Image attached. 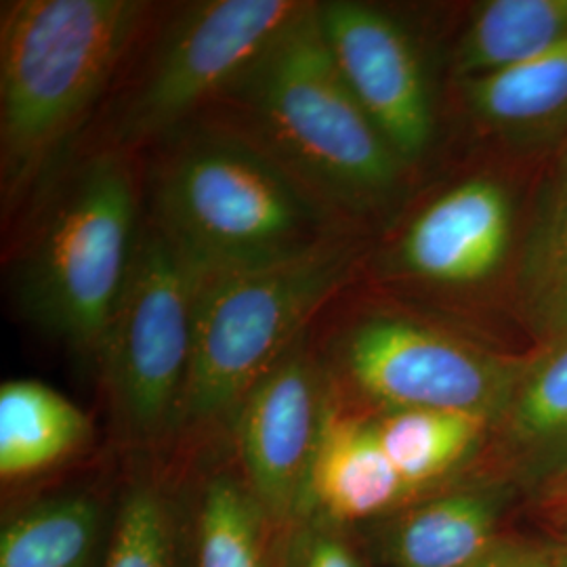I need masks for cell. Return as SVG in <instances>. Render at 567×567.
<instances>
[{
    "mask_svg": "<svg viewBox=\"0 0 567 567\" xmlns=\"http://www.w3.org/2000/svg\"><path fill=\"white\" fill-rule=\"evenodd\" d=\"M309 4L301 0L194 4L164 39L124 107L122 143L173 135L198 110L210 107Z\"/></svg>",
    "mask_w": 567,
    "mask_h": 567,
    "instance_id": "obj_8",
    "label": "cell"
},
{
    "mask_svg": "<svg viewBox=\"0 0 567 567\" xmlns=\"http://www.w3.org/2000/svg\"><path fill=\"white\" fill-rule=\"evenodd\" d=\"M508 489L494 482H456L358 527L365 555L386 567H471L503 534Z\"/></svg>",
    "mask_w": 567,
    "mask_h": 567,
    "instance_id": "obj_11",
    "label": "cell"
},
{
    "mask_svg": "<svg viewBox=\"0 0 567 567\" xmlns=\"http://www.w3.org/2000/svg\"><path fill=\"white\" fill-rule=\"evenodd\" d=\"M0 21V177L4 204L39 182L135 41L145 2L16 0Z\"/></svg>",
    "mask_w": 567,
    "mask_h": 567,
    "instance_id": "obj_3",
    "label": "cell"
},
{
    "mask_svg": "<svg viewBox=\"0 0 567 567\" xmlns=\"http://www.w3.org/2000/svg\"><path fill=\"white\" fill-rule=\"evenodd\" d=\"M95 426L81 405L41 381L20 379L0 386V480L25 486L76 458Z\"/></svg>",
    "mask_w": 567,
    "mask_h": 567,
    "instance_id": "obj_16",
    "label": "cell"
},
{
    "mask_svg": "<svg viewBox=\"0 0 567 567\" xmlns=\"http://www.w3.org/2000/svg\"><path fill=\"white\" fill-rule=\"evenodd\" d=\"M480 121L508 135H534L567 122V41L503 72L465 81Z\"/></svg>",
    "mask_w": 567,
    "mask_h": 567,
    "instance_id": "obj_20",
    "label": "cell"
},
{
    "mask_svg": "<svg viewBox=\"0 0 567 567\" xmlns=\"http://www.w3.org/2000/svg\"><path fill=\"white\" fill-rule=\"evenodd\" d=\"M471 567H553V550L550 543L503 536Z\"/></svg>",
    "mask_w": 567,
    "mask_h": 567,
    "instance_id": "obj_23",
    "label": "cell"
},
{
    "mask_svg": "<svg viewBox=\"0 0 567 567\" xmlns=\"http://www.w3.org/2000/svg\"><path fill=\"white\" fill-rule=\"evenodd\" d=\"M351 264V243L339 238L282 264L203 278L175 450L227 444L246 395L307 337Z\"/></svg>",
    "mask_w": 567,
    "mask_h": 567,
    "instance_id": "obj_4",
    "label": "cell"
},
{
    "mask_svg": "<svg viewBox=\"0 0 567 567\" xmlns=\"http://www.w3.org/2000/svg\"><path fill=\"white\" fill-rule=\"evenodd\" d=\"M215 103L344 221L395 192L404 161L347 86L311 2Z\"/></svg>",
    "mask_w": 567,
    "mask_h": 567,
    "instance_id": "obj_2",
    "label": "cell"
},
{
    "mask_svg": "<svg viewBox=\"0 0 567 567\" xmlns=\"http://www.w3.org/2000/svg\"><path fill=\"white\" fill-rule=\"evenodd\" d=\"M328 372L368 404L505 416L527 362L496 355L431 326L377 316L353 326Z\"/></svg>",
    "mask_w": 567,
    "mask_h": 567,
    "instance_id": "obj_7",
    "label": "cell"
},
{
    "mask_svg": "<svg viewBox=\"0 0 567 567\" xmlns=\"http://www.w3.org/2000/svg\"><path fill=\"white\" fill-rule=\"evenodd\" d=\"M543 505L548 513L559 519V524L567 522V466L557 475H553L543 486Z\"/></svg>",
    "mask_w": 567,
    "mask_h": 567,
    "instance_id": "obj_24",
    "label": "cell"
},
{
    "mask_svg": "<svg viewBox=\"0 0 567 567\" xmlns=\"http://www.w3.org/2000/svg\"><path fill=\"white\" fill-rule=\"evenodd\" d=\"M511 203L501 183L475 177L425 206L400 240L398 259L426 284L471 286L487 280L507 257Z\"/></svg>",
    "mask_w": 567,
    "mask_h": 567,
    "instance_id": "obj_12",
    "label": "cell"
},
{
    "mask_svg": "<svg viewBox=\"0 0 567 567\" xmlns=\"http://www.w3.org/2000/svg\"><path fill=\"white\" fill-rule=\"evenodd\" d=\"M328 393V365L305 337L246 395L227 433L244 484L282 532L303 513Z\"/></svg>",
    "mask_w": 567,
    "mask_h": 567,
    "instance_id": "obj_9",
    "label": "cell"
},
{
    "mask_svg": "<svg viewBox=\"0 0 567 567\" xmlns=\"http://www.w3.org/2000/svg\"><path fill=\"white\" fill-rule=\"evenodd\" d=\"M200 284L147 221L95 365L122 458L175 452Z\"/></svg>",
    "mask_w": 567,
    "mask_h": 567,
    "instance_id": "obj_6",
    "label": "cell"
},
{
    "mask_svg": "<svg viewBox=\"0 0 567 567\" xmlns=\"http://www.w3.org/2000/svg\"><path fill=\"white\" fill-rule=\"evenodd\" d=\"M553 550V567H567V522L561 524V532L555 540H550Z\"/></svg>",
    "mask_w": 567,
    "mask_h": 567,
    "instance_id": "obj_25",
    "label": "cell"
},
{
    "mask_svg": "<svg viewBox=\"0 0 567 567\" xmlns=\"http://www.w3.org/2000/svg\"><path fill=\"white\" fill-rule=\"evenodd\" d=\"M286 532L269 519L244 484L227 444L204 452L196 496L194 567H282Z\"/></svg>",
    "mask_w": 567,
    "mask_h": 567,
    "instance_id": "obj_15",
    "label": "cell"
},
{
    "mask_svg": "<svg viewBox=\"0 0 567 567\" xmlns=\"http://www.w3.org/2000/svg\"><path fill=\"white\" fill-rule=\"evenodd\" d=\"M121 471L41 487L2 513L0 567H103Z\"/></svg>",
    "mask_w": 567,
    "mask_h": 567,
    "instance_id": "obj_14",
    "label": "cell"
},
{
    "mask_svg": "<svg viewBox=\"0 0 567 567\" xmlns=\"http://www.w3.org/2000/svg\"><path fill=\"white\" fill-rule=\"evenodd\" d=\"M498 425L511 461L529 484L543 486L567 466V339L527 362Z\"/></svg>",
    "mask_w": 567,
    "mask_h": 567,
    "instance_id": "obj_18",
    "label": "cell"
},
{
    "mask_svg": "<svg viewBox=\"0 0 567 567\" xmlns=\"http://www.w3.org/2000/svg\"><path fill=\"white\" fill-rule=\"evenodd\" d=\"M142 229L122 150L91 156L49 204L21 261L25 313L97 365Z\"/></svg>",
    "mask_w": 567,
    "mask_h": 567,
    "instance_id": "obj_5",
    "label": "cell"
},
{
    "mask_svg": "<svg viewBox=\"0 0 567 567\" xmlns=\"http://www.w3.org/2000/svg\"><path fill=\"white\" fill-rule=\"evenodd\" d=\"M567 41V0H489L468 21L456 72L463 81L503 72Z\"/></svg>",
    "mask_w": 567,
    "mask_h": 567,
    "instance_id": "obj_19",
    "label": "cell"
},
{
    "mask_svg": "<svg viewBox=\"0 0 567 567\" xmlns=\"http://www.w3.org/2000/svg\"><path fill=\"white\" fill-rule=\"evenodd\" d=\"M341 76L395 154L412 163L433 140V105L421 60L404 30L362 2L318 4Z\"/></svg>",
    "mask_w": 567,
    "mask_h": 567,
    "instance_id": "obj_10",
    "label": "cell"
},
{
    "mask_svg": "<svg viewBox=\"0 0 567 567\" xmlns=\"http://www.w3.org/2000/svg\"><path fill=\"white\" fill-rule=\"evenodd\" d=\"M282 567H365L364 545L355 527L303 515L284 536Z\"/></svg>",
    "mask_w": 567,
    "mask_h": 567,
    "instance_id": "obj_22",
    "label": "cell"
},
{
    "mask_svg": "<svg viewBox=\"0 0 567 567\" xmlns=\"http://www.w3.org/2000/svg\"><path fill=\"white\" fill-rule=\"evenodd\" d=\"M517 290L527 326L540 341L567 339V152L527 236Z\"/></svg>",
    "mask_w": 567,
    "mask_h": 567,
    "instance_id": "obj_21",
    "label": "cell"
},
{
    "mask_svg": "<svg viewBox=\"0 0 567 567\" xmlns=\"http://www.w3.org/2000/svg\"><path fill=\"white\" fill-rule=\"evenodd\" d=\"M203 454L122 458L116 519L103 567H194Z\"/></svg>",
    "mask_w": 567,
    "mask_h": 567,
    "instance_id": "obj_13",
    "label": "cell"
},
{
    "mask_svg": "<svg viewBox=\"0 0 567 567\" xmlns=\"http://www.w3.org/2000/svg\"><path fill=\"white\" fill-rule=\"evenodd\" d=\"M364 405L379 444L412 492L414 503L456 484L494 426L482 416L461 412Z\"/></svg>",
    "mask_w": 567,
    "mask_h": 567,
    "instance_id": "obj_17",
    "label": "cell"
},
{
    "mask_svg": "<svg viewBox=\"0 0 567 567\" xmlns=\"http://www.w3.org/2000/svg\"><path fill=\"white\" fill-rule=\"evenodd\" d=\"M150 221L200 278L282 264L347 238L341 215L225 124L185 133L166 150Z\"/></svg>",
    "mask_w": 567,
    "mask_h": 567,
    "instance_id": "obj_1",
    "label": "cell"
}]
</instances>
